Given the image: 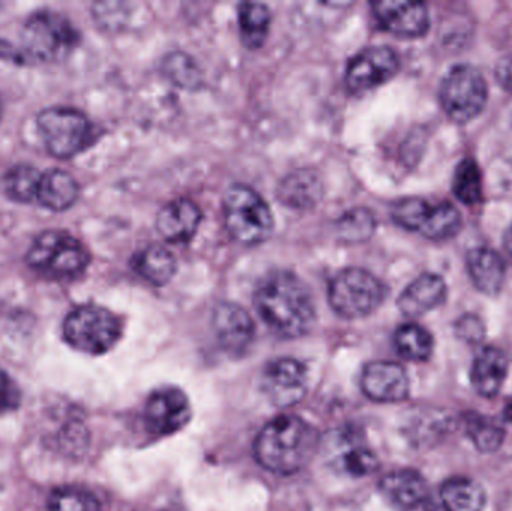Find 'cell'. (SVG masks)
Segmentation results:
<instances>
[{"instance_id":"6da1fadb","label":"cell","mask_w":512,"mask_h":511,"mask_svg":"<svg viewBox=\"0 0 512 511\" xmlns=\"http://www.w3.org/2000/svg\"><path fill=\"white\" fill-rule=\"evenodd\" d=\"M254 300L259 317L280 338H300L315 324L312 293L294 273L277 270L265 276Z\"/></svg>"},{"instance_id":"7a4b0ae2","label":"cell","mask_w":512,"mask_h":511,"mask_svg":"<svg viewBox=\"0 0 512 511\" xmlns=\"http://www.w3.org/2000/svg\"><path fill=\"white\" fill-rule=\"evenodd\" d=\"M318 443L315 429L297 416H279L262 428L255 441V458L267 471L291 476L303 470Z\"/></svg>"},{"instance_id":"3957f363","label":"cell","mask_w":512,"mask_h":511,"mask_svg":"<svg viewBox=\"0 0 512 511\" xmlns=\"http://www.w3.org/2000/svg\"><path fill=\"white\" fill-rule=\"evenodd\" d=\"M27 264L39 275L56 281H71L86 272L90 254L86 246L66 231L48 230L33 240Z\"/></svg>"},{"instance_id":"277c9868","label":"cell","mask_w":512,"mask_h":511,"mask_svg":"<svg viewBox=\"0 0 512 511\" xmlns=\"http://www.w3.org/2000/svg\"><path fill=\"white\" fill-rule=\"evenodd\" d=\"M78 32L60 12L38 11L21 27L20 54L35 62L53 63L65 59L77 47Z\"/></svg>"},{"instance_id":"5b68a950","label":"cell","mask_w":512,"mask_h":511,"mask_svg":"<svg viewBox=\"0 0 512 511\" xmlns=\"http://www.w3.org/2000/svg\"><path fill=\"white\" fill-rule=\"evenodd\" d=\"M224 219L230 236L245 246L259 245L273 233L270 206L246 185H233L225 192Z\"/></svg>"},{"instance_id":"8992f818","label":"cell","mask_w":512,"mask_h":511,"mask_svg":"<svg viewBox=\"0 0 512 511\" xmlns=\"http://www.w3.org/2000/svg\"><path fill=\"white\" fill-rule=\"evenodd\" d=\"M385 285L373 273L349 267L337 273L328 285L331 308L348 320L367 317L384 302Z\"/></svg>"},{"instance_id":"52a82bcc","label":"cell","mask_w":512,"mask_h":511,"mask_svg":"<svg viewBox=\"0 0 512 511\" xmlns=\"http://www.w3.org/2000/svg\"><path fill=\"white\" fill-rule=\"evenodd\" d=\"M65 341L81 353H107L122 336L119 317L98 305H84L69 312L63 323Z\"/></svg>"},{"instance_id":"ba28073f","label":"cell","mask_w":512,"mask_h":511,"mask_svg":"<svg viewBox=\"0 0 512 511\" xmlns=\"http://www.w3.org/2000/svg\"><path fill=\"white\" fill-rule=\"evenodd\" d=\"M441 104L453 122L465 125L483 113L489 99L486 78L475 66H453L441 84Z\"/></svg>"},{"instance_id":"9c48e42d","label":"cell","mask_w":512,"mask_h":511,"mask_svg":"<svg viewBox=\"0 0 512 511\" xmlns=\"http://www.w3.org/2000/svg\"><path fill=\"white\" fill-rule=\"evenodd\" d=\"M391 218L406 230L418 231L430 240H448L462 230V215L451 203L432 206L423 198L409 197L391 207Z\"/></svg>"},{"instance_id":"30bf717a","label":"cell","mask_w":512,"mask_h":511,"mask_svg":"<svg viewBox=\"0 0 512 511\" xmlns=\"http://www.w3.org/2000/svg\"><path fill=\"white\" fill-rule=\"evenodd\" d=\"M36 123L45 147L56 158H74L92 140V123L75 108H47L39 113Z\"/></svg>"},{"instance_id":"8fae6325","label":"cell","mask_w":512,"mask_h":511,"mask_svg":"<svg viewBox=\"0 0 512 511\" xmlns=\"http://www.w3.org/2000/svg\"><path fill=\"white\" fill-rule=\"evenodd\" d=\"M400 60L393 48L379 45L360 51L346 68V86L351 92L363 93L382 86L399 71Z\"/></svg>"},{"instance_id":"7c38bea8","label":"cell","mask_w":512,"mask_h":511,"mask_svg":"<svg viewBox=\"0 0 512 511\" xmlns=\"http://www.w3.org/2000/svg\"><path fill=\"white\" fill-rule=\"evenodd\" d=\"M191 414L188 396L176 387L155 390L147 399L144 410L147 429L159 437L176 434L185 428L191 420Z\"/></svg>"},{"instance_id":"4fadbf2b","label":"cell","mask_w":512,"mask_h":511,"mask_svg":"<svg viewBox=\"0 0 512 511\" xmlns=\"http://www.w3.org/2000/svg\"><path fill=\"white\" fill-rule=\"evenodd\" d=\"M262 390L276 407L286 408L298 404L306 395V366L288 357L273 360L262 374Z\"/></svg>"},{"instance_id":"5bb4252c","label":"cell","mask_w":512,"mask_h":511,"mask_svg":"<svg viewBox=\"0 0 512 511\" xmlns=\"http://www.w3.org/2000/svg\"><path fill=\"white\" fill-rule=\"evenodd\" d=\"M212 327L222 350L231 356H242L254 342V320L237 303H219L213 311Z\"/></svg>"},{"instance_id":"9a60e30c","label":"cell","mask_w":512,"mask_h":511,"mask_svg":"<svg viewBox=\"0 0 512 511\" xmlns=\"http://www.w3.org/2000/svg\"><path fill=\"white\" fill-rule=\"evenodd\" d=\"M373 14L379 24L393 35L402 38H420L430 27L426 3L409 0H381L372 3Z\"/></svg>"},{"instance_id":"2e32d148","label":"cell","mask_w":512,"mask_h":511,"mask_svg":"<svg viewBox=\"0 0 512 511\" xmlns=\"http://www.w3.org/2000/svg\"><path fill=\"white\" fill-rule=\"evenodd\" d=\"M361 387L375 402H400L408 398L409 377L399 363L373 362L364 368Z\"/></svg>"},{"instance_id":"e0dca14e","label":"cell","mask_w":512,"mask_h":511,"mask_svg":"<svg viewBox=\"0 0 512 511\" xmlns=\"http://www.w3.org/2000/svg\"><path fill=\"white\" fill-rule=\"evenodd\" d=\"M424 506L427 511H483L486 492L474 479L453 477L430 492Z\"/></svg>"},{"instance_id":"ac0fdd59","label":"cell","mask_w":512,"mask_h":511,"mask_svg":"<svg viewBox=\"0 0 512 511\" xmlns=\"http://www.w3.org/2000/svg\"><path fill=\"white\" fill-rule=\"evenodd\" d=\"M379 492L393 509L399 511H412L424 506L430 495L426 479L414 470L393 471L382 477Z\"/></svg>"},{"instance_id":"d6986e66","label":"cell","mask_w":512,"mask_h":511,"mask_svg":"<svg viewBox=\"0 0 512 511\" xmlns=\"http://www.w3.org/2000/svg\"><path fill=\"white\" fill-rule=\"evenodd\" d=\"M203 213L189 198H179L162 207L156 219V228L167 242L186 243L194 239Z\"/></svg>"},{"instance_id":"ffe728a7","label":"cell","mask_w":512,"mask_h":511,"mask_svg":"<svg viewBox=\"0 0 512 511\" xmlns=\"http://www.w3.org/2000/svg\"><path fill=\"white\" fill-rule=\"evenodd\" d=\"M447 299V284L436 273H424L412 281L397 300L400 312L408 318H418L441 306Z\"/></svg>"},{"instance_id":"44dd1931","label":"cell","mask_w":512,"mask_h":511,"mask_svg":"<svg viewBox=\"0 0 512 511\" xmlns=\"http://www.w3.org/2000/svg\"><path fill=\"white\" fill-rule=\"evenodd\" d=\"M324 194V185L319 174L312 168L291 171L280 180L277 198L292 209H312Z\"/></svg>"},{"instance_id":"7402d4cb","label":"cell","mask_w":512,"mask_h":511,"mask_svg":"<svg viewBox=\"0 0 512 511\" xmlns=\"http://www.w3.org/2000/svg\"><path fill=\"white\" fill-rule=\"evenodd\" d=\"M466 267L478 291L487 296L501 293L507 267L498 252L484 246L471 249L466 257Z\"/></svg>"},{"instance_id":"603a6c76","label":"cell","mask_w":512,"mask_h":511,"mask_svg":"<svg viewBox=\"0 0 512 511\" xmlns=\"http://www.w3.org/2000/svg\"><path fill=\"white\" fill-rule=\"evenodd\" d=\"M507 375L508 359L504 351L496 347H484L478 351L471 371V381L478 395L495 398L504 386Z\"/></svg>"},{"instance_id":"cb8c5ba5","label":"cell","mask_w":512,"mask_h":511,"mask_svg":"<svg viewBox=\"0 0 512 511\" xmlns=\"http://www.w3.org/2000/svg\"><path fill=\"white\" fill-rule=\"evenodd\" d=\"M80 197V186L77 180L62 170H50L42 173L36 201L45 209L63 212L74 206Z\"/></svg>"},{"instance_id":"d4e9b609","label":"cell","mask_w":512,"mask_h":511,"mask_svg":"<svg viewBox=\"0 0 512 511\" xmlns=\"http://www.w3.org/2000/svg\"><path fill=\"white\" fill-rule=\"evenodd\" d=\"M135 270L153 285H165L176 275L177 260L167 248L150 245L135 257Z\"/></svg>"},{"instance_id":"484cf974","label":"cell","mask_w":512,"mask_h":511,"mask_svg":"<svg viewBox=\"0 0 512 511\" xmlns=\"http://www.w3.org/2000/svg\"><path fill=\"white\" fill-rule=\"evenodd\" d=\"M240 33L243 44L255 50L261 47L270 32L271 12L265 3L243 2L239 5Z\"/></svg>"},{"instance_id":"4316f807","label":"cell","mask_w":512,"mask_h":511,"mask_svg":"<svg viewBox=\"0 0 512 511\" xmlns=\"http://www.w3.org/2000/svg\"><path fill=\"white\" fill-rule=\"evenodd\" d=\"M465 431L478 452L495 453L504 444V426L493 417L477 413L466 414Z\"/></svg>"},{"instance_id":"83f0119b","label":"cell","mask_w":512,"mask_h":511,"mask_svg":"<svg viewBox=\"0 0 512 511\" xmlns=\"http://www.w3.org/2000/svg\"><path fill=\"white\" fill-rule=\"evenodd\" d=\"M394 347L403 359L424 362L433 353V336L418 324H403L394 335Z\"/></svg>"},{"instance_id":"f1b7e54d","label":"cell","mask_w":512,"mask_h":511,"mask_svg":"<svg viewBox=\"0 0 512 511\" xmlns=\"http://www.w3.org/2000/svg\"><path fill=\"white\" fill-rule=\"evenodd\" d=\"M162 72L168 80L183 89H197L203 84V71L198 63L183 51H173L162 59Z\"/></svg>"},{"instance_id":"f546056e","label":"cell","mask_w":512,"mask_h":511,"mask_svg":"<svg viewBox=\"0 0 512 511\" xmlns=\"http://www.w3.org/2000/svg\"><path fill=\"white\" fill-rule=\"evenodd\" d=\"M42 173L32 165H15L5 176V191L17 203H32L38 195Z\"/></svg>"},{"instance_id":"4dcf8cb0","label":"cell","mask_w":512,"mask_h":511,"mask_svg":"<svg viewBox=\"0 0 512 511\" xmlns=\"http://www.w3.org/2000/svg\"><path fill=\"white\" fill-rule=\"evenodd\" d=\"M376 230V219L369 209L357 207L340 216L336 224L337 236L343 242H366Z\"/></svg>"},{"instance_id":"1f68e13d","label":"cell","mask_w":512,"mask_h":511,"mask_svg":"<svg viewBox=\"0 0 512 511\" xmlns=\"http://www.w3.org/2000/svg\"><path fill=\"white\" fill-rule=\"evenodd\" d=\"M453 192L463 204L474 206L480 203L483 194L480 168L474 159H463L454 171Z\"/></svg>"},{"instance_id":"d6a6232c","label":"cell","mask_w":512,"mask_h":511,"mask_svg":"<svg viewBox=\"0 0 512 511\" xmlns=\"http://www.w3.org/2000/svg\"><path fill=\"white\" fill-rule=\"evenodd\" d=\"M340 471L351 477H364L378 470L379 462L375 453L369 447L352 440L343 447V452L337 458Z\"/></svg>"},{"instance_id":"836d02e7","label":"cell","mask_w":512,"mask_h":511,"mask_svg":"<svg viewBox=\"0 0 512 511\" xmlns=\"http://www.w3.org/2000/svg\"><path fill=\"white\" fill-rule=\"evenodd\" d=\"M48 511H99V504L83 489L62 488L48 498Z\"/></svg>"},{"instance_id":"e575fe53","label":"cell","mask_w":512,"mask_h":511,"mask_svg":"<svg viewBox=\"0 0 512 511\" xmlns=\"http://www.w3.org/2000/svg\"><path fill=\"white\" fill-rule=\"evenodd\" d=\"M456 335L468 344H480L486 335V327L480 317L463 315L456 323Z\"/></svg>"},{"instance_id":"d590c367","label":"cell","mask_w":512,"mask_h":511,"mask_svg":"<svg viewBox=\"0 0 512 511\" xmlns=\"http://www.w3.org/2000/svg\"><path fill=\"white\" fill-rule=\"evenodd\" d=\"M21 402V393L15 381L0 369V414L17 410Z\"/></svg>"},{"instance_id":"8d00e7d4","label":"cell","mask_w":512,"mask_h":511,"mask_svg":"<svg viewBox=\"0 0 512 511\" xmlns=\"http://www.w3.org/2000/svg\"><path fill=\"white\" fill-rule=\"evenodd\" d=\"M495 77L499 86L512 95V53L499 60L496 65Z\"/></svg>"},{"instance_id":"74e56055","label":"cell","mask_w":512,"mask_h":511,"mask_svg":"<svg viewBox=\"0 0 512 511\" xmlns=\"http://www.w3.org/2000/svg\"><path fill=\"white\" fill-rule=\"evenodd\" d=\"M504 246L507 249L508 254L512 255V224L504 234Z\"/></svg>"},{"instance_id":"f35d334b","label":"cell","mask_w":512,"mask_h":511,"mask_svg":"<svg viewBox=\"0 0 512 511\" xmlns=\"http://www.w3.org/2000/svg\"><path fill=\"white\" fill-rule=\"evenodd\" d=\"M504 417L505 420L512 425V402L510 405H507V408H505Z\"/></svg>"},{"instance_id":"ab89813d","label":"cell","mask_w":512,"mask_h":511,"mask_svg":"<svg viewBox=\"0 0 512 511\" xmlns=\"http://www.w3.org/2000/svg\"><path fill=\"white\" fill-rule=\"evenodd\" d=\"M0 117H2V107H0Z\"/></svg>"}]
</instances>
